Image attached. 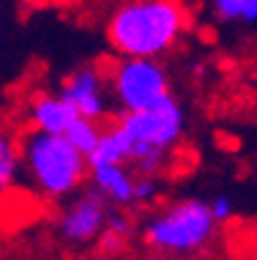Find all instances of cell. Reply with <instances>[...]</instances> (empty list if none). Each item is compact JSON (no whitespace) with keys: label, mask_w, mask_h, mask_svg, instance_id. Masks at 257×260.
<instances>
[{"label":"cell","mask_w":257,"mask_h":260,"mask_svg":"<svg viewBox=\"0 0 257 260\" xmlns=\"http://www.w3.org/2000/svg\"><path fill=\"white\" fill-rule=\"evenodd\" d=\"M182 0H124L105 23V39L121 59H160L188 31Z\"/></svg>","instance_id":"6da1fadb"},{"label":"cell","mask_w":257,"mask_h":260,"mask_svg":"<svg viewBox=\"0 0 257 260\" xmlns=\"http://www.w3.org/2000/svg\"><path fill=\"white\" fill-rule=\"evenodd\" d=\"M186 108L170 93L160 103L136 111V114H124L119 126L129 137L131 155L129 165L139 170V175H160L167 165V157L180 144L186 134Z\"/></svg>","instance_id":"7a4b0ae2"},{"label":"cell","mask_w":257,"mask_h":260,"mask_svg":"<svg viewBox=\"0 0 257 260\" xmlns=\"http://www.w3.org/2000/svg\"><path fill=\"white\" fill-rule=\"evenodd\" d=\"M21 165L26 168L31 185L47 199L72 196L90 173L88 160L64 137L42 132H31L23 139Z\"/></svg>","instance_id":"3957f363"},{"label":"cell","mask_w":257,"mask_h":260,"mask_svg":"<svg viewBox=\"0 0 257 260\" xmlns=\"http://www.w3.org/2000/svg\"><path fill=\"white\" fill-rule=\"evenodd\" d=\"M216 221L203 199H180L144 221V242L162 255H193L211 242Z\"/></svg>","instance_id":"277c9868"},{"label":"cell","mask_w":257,"mask_h":260,"mask_svg":"<svg viewBox=\"0 0 257 260\" xmlns=\"http://www.w3.org/2000/svg\"><path fill=\"white\" fill-rule=\"evenodd\" d=\"M111 95L124 114H136L170 95V78L160 59H121L111 72Z\"/></svg>","instance_id":"5b68a950"},{"label":"cell","mask_w":257,"mask_h":260,"mask_svg":"<svg viewBox=\"0 0 257 260\" xmlns=\"http://www.w3.org/2000/svg\"><path fill=\"white\" fill-rule=\"evenodd\" d=\"M108 211H111V206L105 204V199L98 191L85 188L64 204V209L57 219V235L67 245L98 242V237L105 227Z\"/></svg>","instance_id":"8992f818"},{"label":"cell","mask_w":257,"mask_h":260,"mask_svg":"<svg viewBox=\"0 0 257 260\" xmlns=\"http://www.w3.org/2000/svg\"><path fill=\"white\" fill-rule=\"evenodd\" d=\"M59 95L78 111L80 119L100 121L108 114V83L98 64H80L62 83Z\"/></svg>","instance_id":"52a82bcc"},{"label":"cell","mask_w":257,"mask_h":260,"mask_svg":"<svg viewBox=\"0 0 257 260\" xmlns=\"http://www.w3.org/2000/svg\"><path fill=\"white\" fill-rule=\"evenodd\" d=\"M28 116L33 124V132L42 134H54V137H64L67 129L75 124L80 116L59 93H42L31 101Z\"/></svg>","instance_id":"ba28073f"},{"label":"cell","mask_w":257,"mask_h":260,"mask_svg":"<svg viewBox=\"0 0 257 260\" xmlns=\"http://www.w3.org/2000/svg\"><path fill=\"white\" fill-rule=\"evenodd\" d=\"M134 173L129 165L98 168L90 170V188L98 191L108 206H131L134 204Z\"/></svg>","instance_id":"9c48e42d"},{"label":"cell","mask_w":257,"mask_h":260,"mask_svg":"<svg viewBox=\"0 0 257 260\" xmlns=\"http://www.w3.org/2000/svg\"><path fill=\"white\" fill-rule=\"evenodd\" d=\"M129 155H131V144L129 137L124 134V129L119 124L103 129L95 150L88 155V168L98 170V168H114V165H129Z\"/></svg>","instance_id":"30bf717a"},{"label":"cell","mask_w":257,"mask_h":260,"mask_svg":"<svg viewBox=\"0 0 257 260\" xmlns=\"http://www.w3.org/2000/svg\"><path fill=\"white\" fill-rule=\"evenodd\" d=\"M129 237H131V219L119 211V209H111L108 211V219H105V227L98 237V250L100 255L105 257H119L126 252V245H129Z\"/></svg>","instance_id":"8fae6325"},{"label":"cell","mask_w":257,"mask_h":260,"mask_svg":"<svg viewBox=\"0 0 257 260\" xmlns=\"http://www.w3.org/2000/svg\"><path fill=\"white\" fill-rule=\"evenodd\" d=\"M211 11L224 26L257 23V0H211Z\"/></svg>","instance_id":"7c38bea8"},{"label":"cell","mask_w":257,"mask_h":260,"mask_svg":"<svg viewBox=\"0 0 257 260\" xmlns=\"http://www.w3.org/2000/svg\"><path fill=\"white\" fill-rule=\"evenodd\" d=\"M21 170V147L18 142L0 129V196L16 183Z\"/></svg>","instance_id":"4fadbf2b"},{"label":"cell","mask_w":257,"mask_h":260,"mask_svg":"<svg viewBox=\"0 0 257 260\" xmlns=\"http://www.w3.org/2000/svg\"><path fill=\"white\" fill-rule=\"evenodd\" d=\"M100 134H103V126L98 124V121H90V119H78L75 124H72L69 129H67V134H64V139L75 147V150L88 160V155L95 150V144H98V139H100Z\"/></svg>","instance_id":"5bb4252c"},{"label":"cell","mask_w":257,"mask_h":260,"mask_svg":"<svg viewBox=\"0 0 257 260\" xmlns=\"http://www.w3.org/2000/svg\"><path fill=\"white\" fill-rule=\"evenodd\" d=\"M160 193V180L155 175H136L134 178V204H150Z\"/></svg>","instance_id":"9a60e30c"},{"label":"cell","mask_w":257,"mask_h":260,"mask_svg":"<svg viewBox=\"0 0 257 260\" xmlns=\"http://www.w3.org/2000/svg\"><path fill=\"white\" fill-rule=\"evenodd\" d=\"M208 211H211V216H213L216 224H218V221H229V219L234 216V201H232V196H227V193L213 196V199L208 201Z\"/></svg>","instance_id":"2e32d148"}]
</instances>
